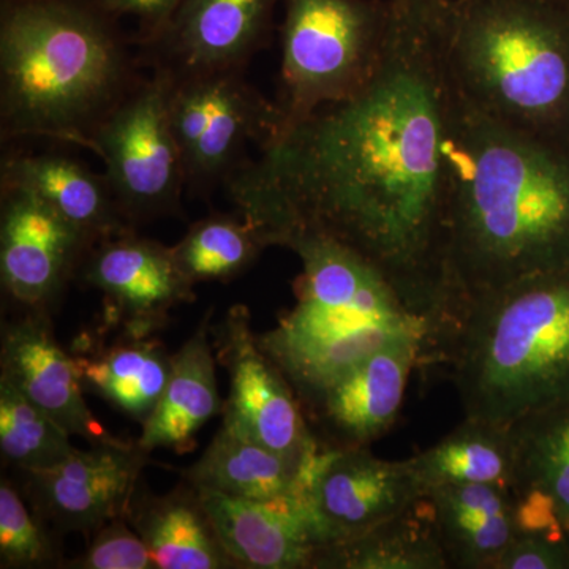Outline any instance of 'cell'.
<instances>
[{
  "instance_id": "obj_1",
  "label": "cell",
  "mask_w": 569,
  "mask_h": 569,
  "mask_svg": "<svg viewBox=\"0 0 569 569\" xmlns=\"http://www.w3.org/2000/svg\"><path fill=\"white\" fill-rule=\"evenodd\" d=\"M447 2L389 0L373 80L284 130L224 186L239 216L260 230L295 224L369 261L426 325V367L449 329Z\"/></svg>"
},
{
  "instance_id": "obj_2",
  "label": "cell",
  "mask_w": 569,
  "mask_h": 569,
  "mask_svg": "<svg viewBox=\"0 0 569 569\" xmlns=\"http://www.w3.org/2000/svg\"><path fill=\"white\" fill-rule=\"evenodd\" d=\"M449 171V337L468 301L569 269V142L501 126L455 91Z\"/></svg>"
},
{
  "instance_id": "obj_3",
  "label": "cell",
  "mask_w": 569,
  "mask_h": 569,
  "mask_svg": "<svg viewBox=\"0 0 569 569\" xmlns=\"http://www.w3.org/2000/svg\"><path fill=\"white\" fill-rule=\"evenodd\" d=\"M102 0H3L0 140L47 138L93 152L100 127L142 80Z\"/></svg>"
},
{
  "instance_id": "obj_4",
  "label": "cell",
  "mask_w": 569,
  "mask_h": 569,
  "mask_svg": "<svg viewBox=\"0 0 569 569\" xmlns=\"http://www.w3.org/2000/svg\"><path fill=\"white\" fill-rule=\"evenodd\" d=\"M440 366L466 418L508 427L569 399V269L468 301Z\"/></svg>"
},
{
  "instance_id": "obj_5",
  "label": "cell",
  "mask_w": 569,
  "mask_h": 569,
  "mask_svg": "<svg viewBox=\"0 0 569 569\" xmlns=\"http://www.w3.org/2000/svg\"><path fill=\"white\" fill-rule=\"evenodd\" d=\"M443 54L468 107L569 142V10L549 0H448Z\"/></svg>"
},
{
  "instance_id": "obj_6",
  "label": "cell",
  "mask_w": 569,
  "mask_h": 569,
  "mask_svg": "<svg viewBox=\"0 0 569 569\" xmlns=\"http://www.w3.org/2000/svg\"><path fill=\"white\" fill-rule=\"evenodd\" d=\"M282 132L353 99L383 61L389 0H282Z\"/></svg>"
},
{
  "instance_id": "obj_7",
  "label": "cell",
  "mask_w": 569,
  "mask_h": 569,
  "mask_svg": "<svg viewBox=\"0 0 569 569\" xmlns=\"http://www.w3.org/2000/svg\"><path fill=\"white\" fill-rule=\"evenodd\" d=\"M168 74L187 193L208 200L249 160L247 146L263 149L279 137L282 112L250 84L246 70Z\"/></svg>"
},
{
  "instance_id": "obj_8",
  "label": "cell",
  "mask_w": 569,
  "mask_h": 569,
  "mask_svg": "<svg viewBox=\"0 0 569 569\" xmlns=\"http://www.w3.org/2000/svg\"><path fill=\"white\" fill-rule=\"evenodd\" d=\"M170 74L151 69L108 116L93 153L123 216L138 224L182 216L187 192L181 151L170 119Z\"/></svg>"
},
{
  "instance_id": "obj_9",
  "label": "cell",
  "mask_w": 569,
  "mask_h": 569,
  "mask_svg": "<svg viewBox=\"0 0 569 569\" xmlns=\"http://www.w3.org/2000/svg\"><path fill=\"white\" fill-rule=\"evenodd\" d=\"M213 348L228 370L230 396L223 402L222 425L302 462L320 447L307 425L305 407L282 369L276 365L250 326L249 309L234 306L211 326Z\"/></svg>"
},
{
  "instance_id": "obj_10",
  "label": "cell",
  "mask_w": 569,
  "mask_h": 569,
  "mask_svg": "<svg viewBox=\"0 0 569 569\" xmlns=\"http://www.w3.org/2000/svg\"><path fill=\"white\" fill-rule=\"evenodd\" d=\"M299 481L325 546L358 537L427 496L410 459L377 458L369 448L320 445L302 462Z\"/></svg>"
},
{
  "instance_id": "obj_11",
  "label": "cell",
  "mask_w": 569,
  "mask_h": 569,
  "mask_svg": "<svg viewBox=\"0 0 569 569\" xmlns=\"http://www.w3.org/2000/svg\"><path fill=\"white\" fill-rule=\"evenodd\" d=\"M96 244L39 194L0 186V277L28 312H47Z\"/></svg>"
},
{
  "instance_id": "obj_12",
  "label": "cell",
  "mask_w": 569,
  "mask_h": 569,
  "mask_svg": "<svg viewBox=\"0 0 569 569\" xmlns=\"http://www.w3.org/2000/svg\"><path fill=\"white\" fill-rule=\"evenodd\" d=\"M148 455L138 441L107 438L74 449L59 466L22 473L24 493L54 529L92 535L111 520L127 518Z\"/></svg>"
},
{
  "instance_id": "obj_13",
  "label": "cell",
  "mask_w": 569,
  "mask_h": 569,
  "mask_svg": "<svg viewBox=\"0 0 569 569\" xmlns=\"http://www.w3.org/2000/svg\"><path fill=\"white\" fill-rule=\"evenodd\" d=\"M425 343L400 337L302 400L326 448H369L396 425L413 370L422 369Z\"/></svg>"
},
{
  "instance_id": "obj_14",
  "label": "cell",
  "mask_w": 569,
  "mask_h": 569,
  "mask_svg": "<svg viewBox=\"0 0 569 569\" xmlns=\"http://www.w3.org/2000/svg\"><path fill=\"white\" fill-rule=\"evenodd\" d=\"M81 282L100 291L108 318L132 336H153L174 307L194 299L171 247L130 231L97 242L82 261Z\"/></svg>"
},
{
  "instance_id": "obj_15",
  "label": "cell",
  "mask_w": 569,
  "mask_h": 569,
  "mask_svg": "<svg viewBox=\"0 0 569 569\" xmlns=\"http://www.w3.org/2000/svg\"><path fill=\"white\" fill-rule=\"evenodd\" d=\"M282 0H182L141 58L174 77L247 70L269 41Z\"/></svg>"
},
{
  "instance_id": "obj_16",
  "label": "cell",
  "mask_w": 569,
  "mask_h": 569,
  "mask_svg": "<svg viewBox=\"0 0 569 569\" xmlns=\"http://www.w3.org/2000/svg\"><path fill=\"white\" fill-rule=\"evenodd\" d=\"M197 490L236 568L312 569L325 539L305 488L266 500Z\"/></svg>"
},
{
  "instance_id": "obj_17",
  "label": "cell",
  "mask_w": 569,
  "mask_h": 569,
  "mask_svg": "<svg viewBox=\"0 0 569 569\" xmlns=\"http://www.w3.org/2000/svg\"><path fill=\"white\" fill-rule=\"evenodd\" d=\"M0 367L3 380L89 445L111 438L82 397L73 356L52 336L44 313L28 312L3 325Z\"/></svg>"
},
{
  "instance_id": "obj_18",
  "label": "cell",
  "mask_w": 569,
  "mask_h": 569,
  "mask_svg": "<svg viewBox=\"0 0 569 569\" xmlns=\"http://www.w3.org/2000/svg\"><path fill=\"white\" fill-rule=\"evenodd\" d=\"M511 427V496L518 533L569 541V399Z\"/></svg>"
},
{
  "instance_id": "obj_19",
  "label": "cell",
  "mask_w": 569,
  "mask_h": 569,
  "mask_svg": "<svg viewBox=\"0 0 569 569\" xmlns=\"http://www.w3.org/2000/svg\"><path fill=\"white\" fill-rule=\"evenodd\" d=\"M0 186L22 187L80 228L93 241L137 230L123 216L104 173L59 153H6Z\"/></svg>"
},
{
  "instance_id": "obj_20",
  "label": "cell",
  "mask_w": 569,
  "mask_h": 569,
  "mask_svg": "<svg viewBox=\"0 0 569 569\" xmlns=\"http://www.w3.org/2000/svg\"><path fill=\"white\" fill-rule=\"evenodd\" d=\"M211 313L179 351L171 356V373L156 410L142 425L138 445L146 452L170 449L192 451L194 437L206 422L222 413L211 346Z\"/></svg>"
},
{
  "instance_id": "obj_21",
  "label": "cell",
  "mask_w": 569,
  "mask_h": 569,
  "mask_svg": "<svg viewBox=\"0 0 569 569\" xmlns=\"http://www.w3.org/2000/svg\"><path fill=\"white\" fill-rule=\"evenodd\" d=\"M127 519L151 550L156 569L236 568L200 493L187 481L163 496L138 486Z\"/></svg>"
},
{
  "instance_id": "obj_22",
  "label": "cell",
  "mask_w": 569,
  "mask_h": 569,
  "mask_svg": "<svg viewBox=\"0 0 569 569\" xmlns=\"http://www.w3.org/2000/svg\"><path fill=\"white\" fill-rule=\"evenodd\" d=\"M427 498L449 569H496L518 535L511 492L490 485H445Z\"/></svg>"
},
{
  "instance_id": "obj_23",
  "label": "cell",
  "mask_w": 569,
  "mask_h": 569,
  "mask_svg": "<svg viewBox=\"0 0 569 569\" xmlns=\"http://www.w3.org/2000/svg\"><path fill=\"white\" fill-rule=\"evenodd\" d=\"M73 358L82 388L141 425L156 410L171 373V356L153 336L122 332L111 346Z\"/></svg>"
},
{
  "instance_id": "obj_24",
  "label": "cell",
  "mask_w": 569,
  "mask_h": 569,
  "mask_svg": "<svg viewBox=\"0 0 569 569\" xmlns=\"http://www.w3.org/2000/svg\"><path fill=\"white\" fill-rule=\"evenodd\" d=\"M312 569H449V565L426 496L358 537L325 546Z\"/></svg>"
},
{
  "instance_id": "obj_25",
  "label": "cell",
  "mask_w": 569,
  "mask_h": 569,
  "mask_svg": "<svg viewBox=\"0 0 569 569\" xmlns=\"http://www.w3.org/2000/svg\"><path fill=\"white\" fill-rule=\"evenodd\" d=\"M302 462L222 425L201 458L182 471V479L197 489L266 500L296 489Z\"/></svg>"
},
{
  "instance_id": "obj_26",
  "label": "cell",
  "mask_w": 569,
  "mask_h": 569,
  "mask_svg": "<svg viewBox=\"0 0 569 569\" xmlns=\"http://www.w3.org/2000/svg\"><path fill=\"white\" fill-rule=\"evenodd\" d=\"M426 493L445 485H490L511 492L515 448L511 427L463 418L437 445L410 458Z\"/></svg>"
},
{
  "instance_id": "obj_27",
  "label": "cell",
  "mask_w": 569,
  "mask_h": 569,
  "mask_svg": "<svg viewBox=\"0 0 569 569\" xmlns=\"http://www.w3.org/2000/svg\"><path fill=\"white\" fill-rule=\"evenodd\" d=\"M263 234L239 213H212L190 224L171 247L190 283L224 282L241 276L268 249Z\"/></svg>"
},
{
  "instance_id": "obj_28",
  "label": "cell",
  "mask_w": 569,
  "mask_h": 569,
  "mask_svg": "<svg viewBox=\"0 0 569 569\" xmlns=\"http://www.w3.org/2000/svg\"><path fill=\"white\" fill-rule=\"evenodd\" d=\"M71 436L47 411L0 378V451L21 473L48 470L74 451Z\"/></svg>"
},
{
  "instance_id": "obj_29",
  "label": "cell",
  "mask_w": 569,
  "mask_h": 569,
  "mask_svg": "<svg viewBox=\"0 0 569 569\" xmlns=\"http://www.w3.org/2000/svg\"><path fill=\"white\" fill-rule=\"evenodd\" d=\"M0 563L2 568L59 565V552L47 522L6 478L0 482Z\"/></svg>"
},
{
  "instance_id": "obj_30",
  "label": "cell",
  "mask_w": 569,
  "mask_h": 569,
  "mask_svg": "<svg viewBox=\"0 0 569 569\" xmlns=\"http://www.w3.org/2000/svg\"><path fill=\"white\" fill-rule=\"evenodd\" d=\"M74 569H156L151 550L129 519L118 518L93 531L88 548L63 565Z\"/></svg>"
},
{
  "instance_id": "obj_31",
  "label": "cell",
  "mask_w": 569,
  "mask_h": 569,
  "mask_svg": "<svg viewBox=\"0 0 569 569\" xmlns=\"http://www.w3.org/2000/svg\"><path fill=\"white\" fill-rule=\"evenodd\" d=\"M496 569H569V542L541 533H518Z\"/></svg>"
},
{
  "instance_id": "obj_32",
  "label": "cell",
  "mask_w": 569,
  "mask_h": 569,
  "mask_svg": "<svg viewBox=\"0 0 569 569\" xmlns=\"http://www.w3.org/2000/svg\"><path fill=\"white\" fill-rule=\"evenodd\" d=\"M116 18L130 17L138 21V44L144 47L163 31L182 0H102Z\"/></svg>"
},
{
  "instance_id": "obj_33",
  "label": "cell",
  "mask_w": 569,
  "mask_h": 569,
  "mask_svg": "<svg viewBox=\"0 0 569 569\" xmlns=\"http://www.w3.org/2000/svg\"><path fill=\"white\" fill-rule=\"evenodd\" d=\"M549 2L557 3V6L563 7L569 10V0H549Z\"/></svg>"
}]
</instances>
